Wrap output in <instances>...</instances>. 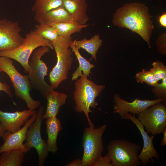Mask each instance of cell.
Wrapping results in <instances>:
<instances>
[{"instance_id":"obj_1","label":"cell","mask_w":166,"mask_h":166,"mask_svg":"<svg viewBox=\"0 0 166 166\" xmlns=\"http://www.w3.org/2000/svg\"><path fill=\"white\" fill-rule=\"evenodd\" d=\"M148 10L143 3L125 4L113 14L112 22L115 26L128 29L138 34L151 49L150 38L154 26Z\"/></svg>"},{"instance_id":"obj_2","label":"cell","mask_w":166,"mask_h":166,"mask_svg":"<svg viewBox=\"0 0 166 166\" xmlns=\"http://www.w3.org/2000/svg\"><path fill=\"white\" fill-rule=\"evenodd\" d=\"M74 84L73 98L75 101V111L83 112L87 119L89 126L94 127V125L89 116L92 111L90 108H95L98 105L96 99L105 88L104 85H98L88 78V76L82 74Z\"/></svg>"},{"instance_id":"obj_3","label":"cell","mask_w":166,"mask_h":166,"mask_svg":"<svg viewBox=\"0 0 166 166\" xmlns=\"http://www.w3.org/2000/svg\"><path fill=\"white\" fill-rule=\"evenodd\" d=\"M72 42L71 36H60L57 40L51 42L57 57L56 64L49 74V80L53 89H57L63 81L68 78L73 61V52L69 48Z\"/></svg>"},{"instance_id":"obj_4","label":"cell","mask_w":166,"mask_h":166,"mask_svg":"<svg viewBox=\"0 0 166 166\" xmlns=\"http://www.w3.org/2000/svg\"><path fill=\"white\" fill-rule=\"evenodd\" d=\"M0 69L8 75L12 82L15 95L25 102L29 109L35 110L41 106V102L34 100L30 94L32 87L28 75L21 74L13 65L11 59L0 56Z\"/></svg>"},{"instance_id":"obj_5","label":"cell","mask_w":166,"mask_h":166,"mask_svg":"<svg viewBox=\"0 0 166 166\" xmlns=\"http://www.w3.org/2000/svg\"><path fill=\"white\" fill-rule=\"evenodd\" d=\"M41 46H47L53 49L50 41L42 38L34 30L31 31L26 34L20 45L13 49L0 52V56L16 61L24 68L25 72L28 73L30 56L35 50Z\"/></svg>"},{"instance_id":"obj_6","label":"cell","mask_w":166,"mask_h":166,"mask_svg":"<svg viewBox=\"0 0 166 166\" xmlns=\"http://www.w3.org/2000/svg\"><path fill=\"white\" fill-rule=\"evenodd\" d=\"M140 147L123 139L111 140L107 147L108 153L113 166H139V157Z\"/></svg>"},{"instance_id":"obj_7","label":"cell","mask_w":166,"mask_h":166,"mask_svg":"<svg viewBox=\"0 0 166 166\" xmlns=\"http://www.w3.org/2000/svg\"><path fill=\"white\" fill-rule=\"evenodd\" d=\"M50 49L47 46L38 48L34 51L29 61L28 76L31 87L38 91L44 97L53 89L45 80V77L48 75V68L41 59L42 56L49 51Z\"/></svg>"},{"instance_id":"obj_8","label":"cell","mask_w":166,"mask_h":166,"mask_svg":"<svg viewBox=\"0 0 166 166\" xmlns=\"http://www.w3.org/2000/svg\"><path fill=\"white\" fill-rule=\"evenodd\" d=\"M107 127L106 124L95 128H85L82 136L83 153L82 166H93L102 156L104 150L102 137Z\"/></svg>"},{"instance_id":"obj_9","label":"cell","mask_w":166,"mask_h":166,"mask_svg":"<svg viewBox=\"0 0 166 166\" xmlns=\"http://www.w3.org/2000/svg\"><path fill=\"white\" fill-rule=\"evenodd\" d=\"M44 107L42 106L38 108L35 121L29 127L26 134V142L24 145L27 151L32 148L37 151L38 156L39 166L44 165L49 155L46 142L42 139L41 134V127L43 119L42 117Z\"/></svg>"},{"instance_id":"obj_10","label":"cell","mask_w":166,"mask_h":166,"mask_svg":"<svg viewBox=\"0 0 166 166\" xmlns=\"http://www.w3.org/2000/svg\"><path fill=\"white\" fill-rule=\"evenodd\" d=\"M137 118L148 133L153 135L162 133L166 128V104L153 105L140 113Z\"/></svg>"},{"instance_id":"obj_11","label":"cell","mask_w":166,"mask_h":166,"mask_svg":"<svg viewBox=\"0 0 166 166\" xmlns=\"http://www.w3.org/2000/svg\"><path fill=\"white\" fill-rule=\"evenodd\" d=\"M18 23L3 18L0 19V52L14 49L20 45L24 38Z\"/></svg>"},{"instance_id":"obj_12","label":"cell","mask_w":166,"mask_h":166,"mask_svg":"<svg viewBox=\"0 0 166 166\" xmlns=\"http://www.w3.org/2000/svg\"><path fill=\"white\" fill-rule=\"evenodd\" d=\"M113 107L114 113H117L123 119L127 113L139 115L149 106L160 102L164 103L160 98L154 100H141L136 98L131 102L128 101L116 93L113 97Z\"/></svg>"},{"instance_id":"obj_13","label":"cell","mask_w":166,"mask_h":166,"mask_svg":"<svg viewBox=\"0 0 166 166\" xmlns=\"http://www.w3.org/2000/svg\"><path fill=\"white\" fill-rule=\"evenodd\" d=\"M123 119L130 120L138 129L142 136L143 145L140 153L138 155L141 164L146 166L150 162L152 163L154 158L156 160H158L159 159V154L154 147L153 142L155 136H148L145 130L143 125L135 115L127 113L124 117Z\"/></svg>"},{"instance_id":"obj_14","label":"cell","mask_w":166,"mask_h":166,"mask_svg":"<svg viewBox=\"0 0 166 166\" xmlns=\"http://www.w3.org/2000/svg\"><path fill=\"white\" fill-rule=\"evenodd\" d=\"M37 112L28 120L23 126L18 131L13 133L5 131L2 136L4 143L0 146V154L12 149H19L25 153L28 152L23 142L26 140V132L29 127L36 119Z\"/></svg>"},{"instance_id":"obj_15","label":"cell","mask_w":166,"mask_h":166,"mask_svg":"<svg viewBox=\"0 0 166 166\" xmlns=\"http://www.w3.org/2000/svg\"><path fill=\"white\" fill-rule=\"evenodd\" d=\"M37 112L29 109L14 112H5L0 109V122L6 131L14 132L21 128Z\"/></svg>"},{"instance_id":"obj_16","label":"cell","mask_w":166,"mask_h":166,"mask_svg":"<svg viewBox=\"0 0 166 166\" xmlns=\"http://www.w3.org/2000/svg\"><path fill=\"white\" fill-rule=\"evenodd\" d=\"M62 6L75 22L80 25L87 24L89 18L86 0H63Z\"/></svg>"},{"instance_id":"obj_17","label":"cell","mask_w":166,"mask_h":166,"mask_svg":"<svg viewBox=\"0 0 166 166\" xmlns=\"http://www.w3.org/2000/svg\"><path fill=\"white\" fill-rule=\"evenodd\" d=\"M34 19L40 24L49 26L64 22H75L62 5L45 13L35 14Z\"/></svg>"},{"instance_id":"obj_18","label":"cell","mask_w":166,"mask_h":166,"mask_svg":"<svg viewBox=\"0 0 166 166\" xmlns=\"http://www.w3.org/2000/svg\"><path fill=\"white\" fill-rule=\"evenodd\" d=\"M67 97L66 94L54 91V89L48 93L45 97L47 101V105L43 115V119L57 116L61 107L65 104Z\"/></svg>"},{"instance_id":"obj_19","label":"cell","mask_w":166,"mask_h":166,"mask_svg":"<svg viewBox=\"0 0 166 166\" xmlns=\"http://www.w3.org/2000/svg\"><path fill=\"white\" fill-rule=\"evenodd\" d=\"M47 139L46 142L49 152L55 153L58 150L57 139L59 132L63 127L61 122L57 116L46 119L45 122Z\"/></svg>"},{"instance_id":"obj_20","label":"cell","mask_w":166,"mask_h":166,"mask_svg":"<svg viewBox=\"0 0 166 166\" xmlns=\"http://www.w3.org/2000/svg\"><path fill=\"white\" fill-rule=\"evenodd\" d=\"M102 40L100 38L99 34H95L91 38L87 39L86 38L80 40H75L73 43L78 50L85 49L92 56V58L97 61V53L102 44Z\"/></svg>"},{"instance_id":"obj_21","label":"cell","mask_w":166,"mask_h":166,"mask_svg":"<svg viewBox=\"0 0 166 166\" xmlns=\"http://www.w3.org/2000/svg\"><path fill=\"white\" fill-rule=\"evenodd\" d=\"M70 48L75 54L79 64L78 67L72 74V80H77L82 75V74L88 77L89 76L91 73V69L95 67V65L91 64L81 55L79 50L73 44V41L70 44Z\"/></svg>"},{"instance_id":"obj_22","label":"cell","mask_w":166,"mask_h":166,"mask_svg":"<svg viewBox=\"0 0 166 166\" xmlns=\"http://www.w3.org/2000/svg\"><path fill=\"white\" fill-rule=\"evenodd\" d=\"M24 157L25 153L19 149L4 151L0 156V166H20Z\"/></svg>"},{"instance_id":"obj_23","label":"cell","mask_w":166,"mask_h":166,"mask_svg":"<svg viewBox=\"0 0 166 166\" xmlns=\"http://www.w3.org/2000/svg\"><path fill=\"white\" fill-rule=\"evenodd\" d=\"M88 24L80 25L74 22L66 21L51 25L57 31L59 36L63 37L71 36L76 33H79L82 29L88 26Z\"/></svg>"},{"instance_id":"obj_24","label":"cell","mask_w":166,"mask_h":166,"mask_svg":"<svg viewBox=\"0 0 166 166\" xmlns=\"http://www.w3.org/2000/svg\"><path fill=\"white\" fill-rule=\"evenodd\" d=\"M63 0H34L32 10L35 14L46 13L62 5Z\"/></svg>"},{"instance_id":"obj_25","label":"cell","mask_w":166,"mask_h":166,"mask_svg":"<svg viewBox=\"0 0 166 166\" xmlns=\"http://www.w3.org/2000/svg\"><path fill=\"white\" fill-rule=\"evenodd\" d=\"M34 31L42 38L53 42L57 40L59 35L52 26L40 24L35 26Z\"/></svg>"},{"instance_id":"obj_26","label":"cell","mask_w":166,"mask_h":166,"mask_svg":"<svg viewBox=\"0 0 166 166\" xmlns=\"http://www.w3.org/2000/svg\"><path fill=\"white\" fill-rule=\"evenodd\" d=\"M135 78L137 82L141 84L145 82L149 86L152 87L155 86L158 83L151 72L144 69H142L141 71L137 73Z\"/></svg>"},{"instance_id":"obj_27","label":"cell","mask_w":166,"mask_h":166,"mask_svg":"<svg viewBox=\"0 0 166 166\" xmlns=\"http://www.w3.org/2000/svg\"><path fill=\"white\" fill-rule=\"evenodd\" d=\"M152 67L150 71L156 80L158 82L166 77V66L160 61H156L152 63Z\"/></svg>"},{"instance_id":"obj_28","label":"cell","mask_w":166,"mask_h":166,"mask_svg":"<svg viewBox=\"0 0 166 166\" xmlns=\"http://www.w3.org/2000/svg\"><path fill=\"white\" fill-rule=\"evenodd\" d=\"M152 91L155 96L157 98L162 99L166 103V77L162 80L160 83H158L153 87Z\"/></svg>"},{"instance_id":"obj_29","label":"cell","mask_w":166,"mask_h":166,"mask_svg":"<svg viewBox=\"0 0 166 166\" xmlns=\"http://www.w3.org/2000/svg\"><path fill=\"white\" fill-rule=\"evenodd\" d=\"M158 52L162 55L166 54V33L159 34L156 42Z\"/></svg>"},{"instance_id":"obj_30","label":"cell","mask_w":166,"mask_h":166,"mask_svg":"<svg viewBox=\"0 0 166 166\" xmlns=\"http://www.w3.org/2000/svg\"><path fill=\"white\" fill-rule=\"evenodd\" d=\"M93 166H113L110 158L107 153L104 156H101Z\"/></svg>"},{"instance_id":"obj_31","label":"cell","mask_w":166,"mask_h":166,"mask_svg":"<svg viewBox=\"0 0 166 166\" xmlns=\"http://www.w3.org/2000/svg\"><path fill=\"white\" fill-rule=\"evenodd\" d=\"M1 72L0 69V73ZM2 91L5 92L10 98L13 96V94L10 89V86L7 83L2 82L0 81V92Z\"/></svg>"},{"instance_id":"obj_32","label":"cell","mask_w":166,"mask_h":166,"mask_svg":"<svg viewBox=\"0 0 166 166\" xmlns=\"http://www.w3.org/2000/svg\"><path fill=\"white\" fill-rule=\"evenodd\" d=\"M158 21L160 25L164 27H166V13H164L158 18Z\"/></svg>"},{"instance_id":"obj_33","label":"cell","mask_w":166,"mask_h":166,"mask_svg":"<svg viewBox=\"0 0 166 166\" xmlns=\"http://www.w3.org/2000/svg\"><path fill=\"white\" fill-rule=\"evenodd\" d=\"M65 166H82L81 160L76 159L70 162Z\"/></svg>"},{"instance_id":"obj_34","label":"cell","mask_w":166,"mask_h":166,"mask_svg":"<svg viewBox=\"0 0 166 166\" xmlns=\"http://www.w3.org/2000/svg\"><path fill=\"white\" fill-rule=\"evenodd\" d=\"M162 133L163 135L160 144V146H164L166 145V128L164 129Z\"/></svg>"},{"instance_id":"obj_35","label":"cell","mask_w":166,"mask_h":166,"mask_svg":"<svg viewBox=\"0 0 166 166\" xmlns=\"http://www.w3.org/2000/svg\"><path fill=\"white\" fill-rule=\"evenodd\" d=\"M6 131V130L0 122V138L2 137Z\"/></svg>"}]
</instances>
